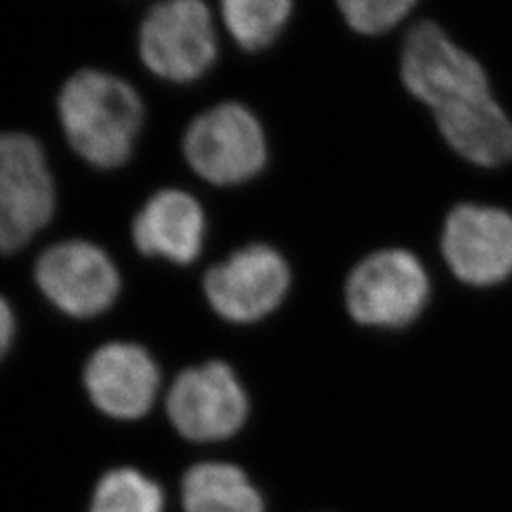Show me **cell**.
Listing matches in <instances>:
<instances>
[{"label": "cell", "instance_id": "obj_1", "mask_svg": "<svg viewBox=\"0 0 512 512\" xmlns=\"http://www.w3.org/2000/svg\"><path fill=\"white\" fill-rule=\"evenodd\" d=\"M406 90L431 107L446 143L471 164L512 162V120L497 105L488 74L433 21L410 29L401 55Z\"/></svg>", "mask_w": 512, "mask_h": 512}, {"label": "cell", "instance_id": "obj_2", "mask_svg": "<svg viewBox=\"0 0 512 512\" xmlns=\"http://www.w3.org/2000/svg\"><path fill=\"white\" fill-rule=\"evenodd\" d=\"M57 112L69 145L97 169L128 162L145 120L137 90L124 78L97 69L78 71L63 84Z\"/></svg>", "mask_w": 512, "mask_h": 512}, {"label": "cell", "instance_id": "obj_3", "mask_svg": "<svg viewBox=\"0 0 512 512\" xmlns=\"http://www.w3.org/2000/svg\"><path fill=\"white\" fill-rule=\"evenodd\" d=\"M184 160L207 183L236 186L256 177L268 160L262 124L239 103L205 110L186 129Z\"/></svg>", "mask_w": 512, "mask_h": 512}, {"label": "cell", "instance_id": "obj_4", "mask_svg": "<svg viewBox=\"0 0 512 512\" xmlns=\"http://www.w3.org/2000/svg\"><path fill=\"white\" fill-rule=\"evenodd\" d=\"M219 54L209 6L203 0H160L139 29V55L148 71L188 84L207 73Z\"/></svg>", "mask_w": 512, "mask_h": 512}, {"label": "cell", "instance_id": "obj_5", "mask_svg": "<svg viewBox=\"0 0 512 512\" xmlns=\"http://www.w3.org/2000/svg\"><path fill=\"white\" fill-rule=\"evenodd\" d=\"M55 213V183L35 137L0 133V253L21 251Z\"/></svg>", "mask_w": 512, "mask_h": 512}, {"label": "cell", "instance_id": "obj_6", "mask_svg": "<svg viewBox=\"0 0 512 512\" xmlns=\"http://www.w3.org/2000/svg\"><path fill=\"white\" fill-rule=\"evenodd\" d=\"M429 298V277L420 260L404 249H385L355 266L346 304L355 321L397 329L412 323Z\"/></svg>", "mask_w": 512, "mask_h": 512}, {"label": "cell", "instance_id": "obj_7", "mask_svg": "<svg viewBox=\"0 0 512 512\" xmlns=\"http://www.w3.org/2000/svg\"><path fill=\"white\" fill-rule=\"evenodd\" d=\"M167 416L192 442L234 437L249 414V401L236 372L220 361L192 366L177 376L167 393Z\"/></svg>", "mask_w": 512, "mask_h": 512}, {"label": "cell", "instance_id": "obj_8", "mask_svg": "<svg viewBox=\"0 0 512 512\" xmlns=\"http://www.w3.org/2000/svg\"><path fill=\"white\" fill-rule=\"evenodd\" d=\"M35 279L57 310L76 319H92L110 310L122 287L112 258L84 239L46 249L38 256Z\"/></svg>", "mask_w": 512, "mask_h": 512}, {"label": "cell", "instance_id": "obj_9", "mask_svg": "<svg viewBox=\"0 0 512 512\" xmlns=\"http://www.w3.org/2000/svg\"><path fill=\"white\" fill-rule=\"evenodd\" d=\"M291 285V270L270 245H247L203 279L209 306L232 323H255L283 302Z\"/></svg>", "mask_w": 512, "mask_h": 512}, {"label": "cell", "instance_id": "obj_10", "mask_svg": "<svg viewBox=\"0 0 512 512\" xmlns=\"http://www.w3.org/2000/svg\"><path fill=\"white\" fill-rule=\"evenodd\" d=\"M442 255L461 281L488 287L512 274V217L497 207L463 203L446 219Z\"/></svg>", "mask_w": 512, "mask_h": 512}, {"label": "cell", "instance_id": "obj_11", "mask_svg": "<svg viewBox=\"0 0 512 512\" xmlns=\"http://www.w3.org/2000/svg\"><path fill=\"white\" fill-rule=\"evenodd\" d=\"M160 384V368L152 355L131 342H110L93 351L84 368V385L92 403L116 420L147 416Z\"/></svg>", "mask_w": 512, "mask_h": 512}, {"label": "cell", "instance_id": "obj_12", "mask_svg": "<svg viewBox=\"0 0 512 512\" xmlns=\"http://www.w3.org/2000/svg\"><path fill=\"white\" fill-rule=\"evenodd\" d=\"M133 243L145 256L192 264L202 255L205 213L200 202L179 188H164L148 200L131 226Z\"/></svg>", "mask_w": 512, "mask_h": 512}, {"label": "cell", "instance_id": "obj_13", "mask_svg": "<svg viewBox=\"0 0 512 512\" xmlns=\"http://www.w3.org/2000/svg\"><path fill=\"white\" fill-rule=\"evenodd\" d=\"M184 512H264L262 495L232 463H200L188 469L181 486Z\"/></svg>", "mask_w": 512, "mask_h": 512}, {"label": "cell", "instance_id": "obj_14", "mask_svg": "<svg viewBox=\"0 0 512 512\" xmlns=\"http://www.w3.org/2000/svg\"><path fill=\"white\" fill-rule=\"evenodd\" d=\"M291 14L293 0H220L224 27L245 52L270 48Z\"/></svg>", "mask_w": 512, "mask_h": 512}, {"label": "cell", "instance_id": "obj_15", "mask_svg": "<svg viewBox=\"0 0 512 512\" xmlns=\"http://www.w3.org/2000/svg\"><path fill=\"white\" fill-rule=\"evenodd\" d=\"M164 507L158 482L137 469L120 467L99 478L90 512H164Z\"/></svg>", "mask_w": 512, "mask_h": 512}, {"label": "cell", "instance_id": "obj_16", "mask_svg": "<svg viewBox=\"0 0 512 512\" xmlns=\"http://www.w3.org/2000/svg\"><path fill=\"white\" fill-rule=\"evenodd\" d=\"M418 0H338L340 14L361 35H382L401 23Z\"/></svg>", "mask_w": 512, "mask_h": 512}, {"label": "cell", "instance_id": "obj_17", "mask_svg": "<svg viewBox=\"0 0 512 512\" xmlns=\"http://www.w3.org/2000/svg\"><path fill=\"white\" fill-rule=\"evenodd\" d=\"M16 334V317L10 304L0 296V359L10 349V344Z\"/></svg>", "mask_w": 512, "mask_h": 512}]
</instances>
